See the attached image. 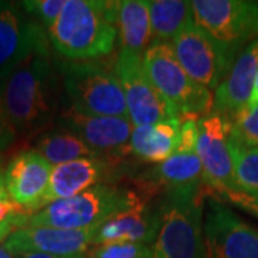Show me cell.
<instances>
[{"label":"cell","mask_w":258,"mask_h":258,"mask_svg":"<svg viewBox=\"0 0 258 258\" xmlns=\"http://www.w3.org/2000/svg\"><path fill=\"white\" fill-rule=\"evenodd\" d=\"M59 74L49 53H39L0 75V119L13 135H29L53 120Z\"/></svg>","instance_id":"1"},{"label":"cell","mask_w":258,"mask_h":258,"mask_svg":"<svg viewBox=\"0 0 258 258\" xmlns=\"http://www.w3.org/2000/svg\"><path fill=\"white\" fill-rule=\"evenodd\" d=\"M116 2L66 0L56 22L47 29L50 45L71 60H92L111 53L118 39Z\"/></svg>","instance_id":"2"},{"label":"cell","mask_w":258,"mask_h":258,"mask_svg":"<svg viewBox=\"0 0 258 258\" xmlns=\"http://www.w3.org/2000/svg\"><path fill=\"white\" fill-rule=\"evenodd\" d=\"M142 201L132 189L111 184H99L76 197L60 200L30 214L26 227H52L81 230L115 217Z\"/></svg>","instance_id":"3"},{"label":"cell","mask_w":258,"mask_h":258,"mask_svg":"<svg viewBox=\"0 0 258 258\" xmlns=\"http://www.w3.org/2000/svg\"><path fill=\"white\" fill-rule=\"evenodd\" d=\"M59 75L69 108L86 115L129 118L115 66L99 60H69L59 63Z\"/></svg>","instance_id":"4"},{"label":"cell","mask_w":258,"mask_h":258,"mask_svg":"<svg viewBox=\"0 0 258 258\" xmlns=\"http://www.w3.org/2000/svg\"><path fill=\"white\" fill-rule=\"evenodd\" d=\"M149 79L162 95L176 119H200L214 109L208 88L195 82L176 59L169 42H152L142 56Z\"/></svg>","instance_id":"5"},{"label":"cell","mask_w":258,"mask_h":258,"mask_svg":"<svg viewBox=\"0 0 258 258\" xmlns=\"http://www.w3.org/2000/svg\"><path fill=\"white\" fill-rule=\"evenodd\" d=\"M203 200L201 191L168 192L161 203V227L152 244V258H208Z\"/></svg>","instance_id":"6"},{"label":"cell","mask_w":258,"mask_h":258,"mask_svg":"<svg viewBox=\"0 0 258 258\" xmlns=\"http://www.w3.org/2000/svg\"><path fill=\"white\" fill-rule=\"evenodd\" d=\"M194 20L232 53L258 37V2L194 0Z\"/></svg>","instance_id":"7"},{"label":"cell","mask_w":258,"mask_h":258,"mask_svg":"<svg viewBox=\"0 0 258 258\" xmlns=\"http://www.w3.org/2000/svg\"><path fill=\"white\" fill-rule=\"evenodd\" d=\"M172 47L185 72L210 91L221 85L237 59L235 53L217 42L195 20L181 29L172 40Z\"/></svg>","instance_id":"8"},{"label":"cell","mask_w":258,"mask_h":258,"mask_svg":"<svg viewBox=\"0 0 258 258\" xmlns=\"http://www.w3.org/2000/svg\"><path fill=\"white\" fill-rule=\"evenodd\" d=\"M115 72L125 95L128 116L134 126L176 119L172 109L149 79L142 56L120 49Z\"/></svg>","instance_id":"9"},{"label":"cell","mask_w":258,"mask_h":258,"mask_svg":"<svg viewBox=\"0 0 258 258\" xmlns=\"http://www.w3.org/2000/svg\"><path fill=\"white\" fill-rule=\"evenodd\" d=\"M197 155L201 161L204 184L215 192L235 189L234 164L231 155V118L212 111L197 120Z\"/></svg>","instance_id":"10"},{"label":"cell","mask_w":258,"mask_h":258,"mask_svg":"<svg viewBox=\"0 0 258 258\" xmlns=\"http://www.w3.org/2000/svg\"><path fill=\"white\" fill-rule=\"evenodd\" d=\"M204 234L208 258H258V228L218 198L208 201Z\"/></svg>","instance_id":"11"},{"label":"cell","mask_w":258,"mask_h":258,"mask_svg":"<svg viewBox=\"0 0 258 258\" xmlns=\"http://www.w3.org/2000/svg\"><path fill=\"white\" fill-rule=\"evenodd\" d=\"M56 122L109 161L128 154L131 135L135 128L129 118L86 115L72 108H64Z\"/></svg>","instance_id":"12"},{"label":"cell","mask_w":258,"mask_h":258,"mask_svg":"<svg viewBox=\"0 0 258 258\" xmlns=\"http://www.w3.org/2000/svg\"><path fill=\"white\" fill-rule=\"evenodd\" d=\"M47 32L22 5L0 6V75L30 56L49 53Z\"/></svg>","instance_id":"13"},{"label":"cell","mask_w":258,"mask_h":258,"mask_svg":"<svg viewBox=\"0 0 258 258\" xmlns=\"http://www.w3.org/2000/svg\"><path fill=\"white\" fill-rule=\"evenodd\" d=\"M99 225L64 230L52 227H26L13 231L5 241L3 247L12 255L39 252L55 257H72L86 254L92 245L95 234Z\"/></svg>","instance_id":"14"},{"label":"cell","mask_w":258,"mask_h":258,"mask_svg":"<svg viewBox=\"0 0 258 258\" xmlns=\"http://www.w3.org/2000/svg\"><path fill=\"white\" fill-rule=\"evenodd\" d=\"M52 168L36 149L20 152L10 161L5 174L9 197L30 214L39 211L46 194Z\"/></svg>","instance_id":"15"},{"label":"cell","mask_w":258,"mask_h":258,"mask_svg":"<svg viewBox=\"0 0 258 258\" xmlns=\"http://www.w3.org/2000/svg\"><path fill=\"white\" fill-rule=\"evenodd\" d=\"M161 203L158 207L149 205L142 200L135 207L119 212L98 227L92 247L119 244V242H141L154 244L161 227Z\"/></svg>","instance_id":"16"},{"label":"cell","mask_w":258,"mask_h":258,"mask_svg":"<svg viewBox=\"0 0 258 258\" xmlns=\"http://www.w3.org/2000/svg\"><path fill=\"white\" fill-rule=\"evenodd\" d=\"M113 162L105 158H82L53 166L46 194L39 210L60 200H68L103 184Z\"/></svg>","instance_id":"17"},{"label":"cell","mask_w":258,"mask_h":258,"mask_svg":"<svg viewBox=\"0 0 258 258\" xmlns=\"http://www.w3.org/2000/svg\"><path fill=\"white\" fill-rule=\"evenodd\" d=\"M258 71V37L249 42L237 56L230 72L217 88L214 96V111L221 112L232 118L242 111L252 92Z\"/></svg>","instance_id":"18"},{"label":"cell","mask_w":258,"mask_h":258,"mask_svg":"<svg viewBox=\"0 0 258 258\" xmlns=\"http://www.w3.org/2000/svg\"><path fill=\"white\" fill-rule=\"evenodd\" d=\"M181 125L182 120L171 119L135 126L129 141V151L145 162L162 164L175 154Z\"/></svg>","instance_id":"19"},{"label":"cell","mask_w":258,"mask_h":258,"mask_svg":"<svg viewBox=\"0 0 258 258\" xmlns=\"http://www.w3.org/2000/svg\"><path fill=\"white\" fill-rule=\"evenodd\" d=\"M115 28L120 49L144 56L152 43L151 12L147 0H120L115 6Z\"/></svg>","instance_id":"20"},{"label":"cell","mask_w":258,"mask_h":258,"mask_svg":"<svg viewBox=\"0 0 258 258\" xmlns=\"http://www.w3.org/2000/svg\"><path fill=\"white\" fill-rule=\"evenodd\" d=\"M147 179L168 192H197L204 182L203 165L197 152H175L147 174Z\"/></svg>","instance_id":"21"},{"label":"cell","mask_w":258,"mask_h":258,"mask_svg":"<svg viewBox=\"0 0 258 258\" xmlns=\"http://www.w3.org/2000/svg\"><path fill=\"white\" fill-rule=\"evenodd\" d=\"M36 151L52 166L62 165L82 158H102L82 139L66 129H52L37 141Z\"/></svg>","instance_id":"22"},{"label":"cell","mask_w":258,"mask_h":258,"mask_svg":"<svg viewBox=\"0 0 258 258\" xmlns=\"http://www.w3.org/2000/svg\"><path fill=\"white\" fill-rule=\"evenodd\" d=\"M152 42H169L181 29L194 20L189 2L181 0H155L149 2Z\"/></svg>","instance_id":"23"},{"label":"cell","mask_w":258,"mask_h":258,"mask_svg":"<svg viewBox=\"0 0 258 258\" xmlns=\"http://www.w3.org/2000/svg\"><path fill=\"white\" fill-rule=\"evenodd\" d=\"M234 186L245 194H258V148L242 147L231 137Z\"/></svg>","instance_id":"24"},{"label":"cell","mask_w":258,"mask_h":258,"mask_svg":"<svg viewBox=\"0 0 258 258\" xmlns=\"http://www.w3.org/2000/svg\"><path fill=\"white\" fill-rule=\"evenodd\" d=\"M231 137L242 147L258 148V108L235 113L231 118Z\"/></svg>","instance_id":"25"},{"label":"cell","mask_w":258,"mask_h":258,"mask_svg":"<svg viewBox=\"0 0 258 258\" xmlns=\"http://www.w3.org/2000/svg\"><path fill=\"white\" fill-rule=\"evenodd\" d=\"M89 258H152V245L141 242H119L98 245L91 249Z\"/></svg>","instance_id":"26"},{"label":"cell","mask_w":258,"mask_h":258,"mask_svg":"<svg viewBox=\"0 0 258 258\" xmlns=\"http://www.w3.org/2000/svg\"><path fill=\"white\" fill-rule=\"evenodd\" d=\"M66 0H28L22 2V8L30 18L39 22L46 30L56 22L63 9Z\"/></svg>","instance_id":"27"},{"label":"cell","mask_w":258,"mask_h":258,"mask_svg":"<svg viewBox=\"0 0 258 258\" xmlns=\"http://www.w3.org/2000/svg\"><path fill=\"white\" fill-rule=\"evenodd\" d=\"M197 120L198 119H188L182 122L175 152H197V141H198Z\"/></svg>","instance_id":"28"},{"label":"cell","mask_w":258,"mask_h":258,"mask_svg":"<svg viewBox=\"0 0 258 258\" xmlns=\"http://www.w3.org/2000/svg\"><path fill=\"white\" fill-rule=\"evenodd\" d=\"M222 200H227L231 204L237 205L238 208H242L249 214L258 217V194H245L237 191V189H231L221 192Z\"/></svg>","instance_id":"29"},{"label":"cell","mask_w":258,"mask_h":258,"mask_svg":"<svg viewBox=\"0 0 258 258\" xmlns=\"http://www.w3.org/2000/svg\"><path fill=\"white\" fill-rule=\"evenodd\" d=\"M247 109H254V108H258V71L257 75H255V81H254V86H252V92H251V96H249L248 103L245 106Z\"/></svg>","instance_id":"30"},{"label":"cell","mask_w":258,"mask_h":258,"mask_svg":"<svg viewBox=\"0 0 258 258\" xmlns=\"http://www.w3.org/2000/svg\"><path fill=\"white\" fill-rule=\"evenodd\" d=\"M16 258H88V254L81 255H72V257H55V255H47V254H39V252H29V254H20L15 255Z\"/></svg>","instance_id":"31"},{"label":"cell","mask_w":258,"mask_h":258,"mask_svg":"<svg viewBox=\"0 0 258 258\" xmlns=\"http://www.w3.org/2000/svg\"><path fill=\"white\" fill-rule=\"evenodd\" d=\"M9 192L6 189V182H5V175H2L0 172V201H5V200H9ZM12 200V198H10Z\"/></svg>","instance_id":"32"},{"label":"cell","mask_w":258,"mask_h":258,"mask_svg":"<svg viewBox=\"0 0 258 258\" xmlns=\"http://www.w3.org/2000/svg\"><path fill=\"white\" fill-rule=\"evenodd\" d=\"M10 138V134L6 131V128L3 126V123H2V119H0V145L2 144H6Z\"/></svg>","instance_id":"33"},{"label":"cell","mask_w":258,"mask_h":258,"mask_svg":"<svg viewBox=\"0 0 258 258\" xmlns=\"http://www.w3.org/2000/svg\"><path fill=\"white\" fill-rule=\"evenodd\" d=\"M0 258H16V257H15V255H12L9 251L2 245V247H0Z\"/></svg>","instance_id":"34"},{"label":"cell","mask_w":258,"mask_h":258,"mask_svg":"<svg viewBox=\"0 0 258 258\" xmlns=\"http://www.w3.org/2000/svg\"><path fill=\"white\" fill-rule=\"evenodd\" d=\"M2 5H3V2H0V6H2Z\"/></svg>","instance_id":"35"},{"label":"cell","mask_w":258,"mask_h":258,"mask_svg":"<svg viewBox=\"0 0 258 258\" xmlns=\"http://www.w3.org/2000/svg\"><path fill=\"white\" fill-rule=\"evenodd\" d=\"M88 258H89V257H88Z\"/></svg>","instance_id":"36"}]
</instances>
